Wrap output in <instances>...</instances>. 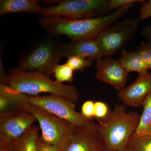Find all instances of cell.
<instances>
[{
  "label": "cell",
  "instance_id": "cell-1",
  "mask_svg": "<svg viewBox=\"0 0 151 151\" xmlns=\"http://www.w3.org/2000/svg\"><path fill=\"white\" fill-rule=\"evenodd\" d=\"M129 9V6H125L110 14L87 18L43 16L39 22L48 32L67 36L71 40L95 38L100 32L124 16Z\"/></svg>",
  "mask_w": 151,
  "mask_h": 151
},
{
  "label": "cell",
  "instance_id": "cell-2",
  "mask_svg": "<svg viewBox=\"0 0 151 151\" xmlns=\"http://www.w3.org/2000/svg\"><path fill=\"white\" fill-rule=\"evenodd\" d=\"M2 84L30 96L47 93L64 97L73 103L79 100L78 92L75 86L59 83L40 72L26 71L17 67L9 70L5 81Z\"/></svg>",
  "mask_w": 151,
  "mask_h": 151
},
{
  "label": "cell",
  "instance_id": "cell-3",
  "mask_svg": "<svg viewBox=\"0 0 151 151\" xmlns=\"http://www.w3.org/2000/svg\"><path fill=\"white\" fill-rule=\"evenodd\" d=\"M141 115L127 112L125 105H116L105 119L99 120L98 131L108 151H124L139 126Z\"/></svg>",
  "mask_w": 151,
  "mask_h": 151
},
{
  "label": "cell",
  "instance_id": "cell-4",
  "mask_svg": "<svg viewBox=\"0 0 151 151\" xmlns=\"http://www.w3.org/2000/svg\"><path fill=\"white\" fill-rule=\"evenodd\" d=\"M15 97L18 109L29 112L38 122L42 139L64 151L74 126L65 119L27 103L21 93L16 91Z\"/></svg>",
  "mask_w": 151,
  "mask_h": 151
},
{
  "label": "cell",
  "instance_id": "cell-5",
  "mask_svg": "<svg viewBox=\"0 0 151 151\" xmlns=\"http://www.w3.org/2000/svg\"><path fill=\"white\" fill-rule=\"evenodd\" d=\"M55 3L44 8L42 16L83 19L101 16L108 12V0H65Z\"/></svg>",
  "mask_w": 151,
  "mask_h": 151
},
{
  "label": "cell",
  "instance_id": "cell-6",
  "mask_svg": "<svg viewBox=\"0 0 151 151\" xmlns=\"http://www.w3.org/2000/svg\"><path fill=\"white\" fill-rule=\"evenodd\" d=\"M139 21L135 18L125 19L105 29L95 38L103 58L111 57L118 52L137 32Z\"/></svg>",
  "mask_w": 151,
  "mask_h": 151
},
{
  "label": "cell",
  "instance_id": "cell-7",
  "mask_svg": "<svg viewBox=\"0 0 151 151\" xmlns=\"http://www.w3.org/2000/svg\"><path fill=\"white\" fill-rule=\"evenodd\" d=\"M23 98L29 104L65 119L74 127L86 126L92 122L76 111L74 103L61 96L54 94L30 96L23 94Z\"/></svg>",
  "mask_w": 151,
  "mask_h": 151
},
{
  "label": "cell",
  "instance_id": "cell-8",
  "mask_svg": "<svg viewBox=\"0 0 151 151\" xmlns=\"http://www.w3.org/2000/svg\"><path fill=\"white\" fill-rule=\"evenodd\" d=\"M62 57L61 46L48 40L21 60L17 68L26 71H37L49 77Z\"/></svg>",
  "mask_w": 151,
  "mask_h": 151
},
{
  "label": "cell",
  "instance_id": "cell-9",
  "mask_svg": "<svg viewBox=\"0 0 151 151\" xmlns=\"http://www.w3.org/2000/svg\"><path fill=\"white\" fill-rule=\"evenodd\" d=\"M36 121L32 114L23 109L0 113V143L18 140Z\"/></svg>",
  "mask_w": 151,
  "mask_h": 151
},
{
  "label": "cell",
  "instance_id": "cell-10",
  "mask_svg": "<svg viewBox=\"0 0 151 151\" xmlns=\"http://www.w3.org/2000/svg\"><path fill=\"white\" fill-rule=\"evenodd\" d=\"M64 151H108L93 121L86 126L75 127Z\"/></svg>",
  "mask_w": 151,
  "mask_h": 151
},
{
  "label": "cell",
  "instance_id": "cell-11",
  "mask_svg": "<svg viewBox=\"0 0 151 151\" xmlns=\"http://www.w3.org/2000/svg\"><path fill=\"white\" fill-rule=\"evenodd\" d=\"M96 61L95 77L99 81L110 84L117 90H121L126 84L129 73L119 60L111 57L104 58Z\"/></svg>",
  "mask_w": 151,
  "mask_h": 151
},
{
  "label": "cell",
  "instance_id": "cell-12",
  "mask_svg": "<svg viewBox=\"0 0 151 151\" xmlns=\"http://www.w3.org/2000/svg\"><path fill=\"white\" fill-rule=\"evenodd\" d=\"M151 92V73L139 75L132 84L119 91L118 96L123 103L134 107L142 106Z\"/></svg>",
  "mask_w": 151,
  "mask_h": 151
},
{
  "label": "cell",
  "instance_id": "cell-13",
  "mask_svg": "<svg viewBox=\"0 0 151 151\" xmlns=\"http://www.w3.org/2000/svg\"><path fill=\"white\" fill-rule=\"evenodd\" d=\"M61 53L62 57L78 55L93 61L103 58L102 50L95 38L71 40L69 43L61 45Z\"/></svg>",
  "mask_w": 151,
  "mask_h": 151
},
{
  "label": "cell",
  "instance_id": "cell-14",
  "mask_svg": "<svg viewBox=\"0 0 151 151\" xmlns=\"http://www.w3.org/2000/svg\"><path fill=\"white\" fill-rule=\"evenodd\" d=\"M44 8L36 0H1L0 15L17 13H30L42 15Z\"/></svg>",
  "mask_w": 151,
  "mask_h": 151
},
{
  "label": "cell",
  "instance_id": "cell-15",
  "mask_svg": "<svg viewBox=\"0 0 151 151\" xmlns=\"http://www.w3.org/2000/svg\"><path fill=\"white\" fill-rule=\"evenodd\" d=\"M119 61L129 73L136 72L143 75L149 73L148 68L137 51L123 50Z\"/></svg>",
  "mask_w": 151,
  "mask_h": 151
},
{
  "label": "cell",
  "instance_id": "cell-16",
  "mask_svg": "<svg viewBox=\"0 0 151 151\" xmlns=\"http://www.w3.org/2000/svg\"><path fill=\"white\" fill-rule=\"evenodd\" d=\"M40 129L33 125L19 138L17 142L18 151H38Z\"/></svg>",
  "mask_w": 151,
  "mask_h": 151
},
{
  "label": "cell",
  "instance_id": "cell-17",
  "mask_svg": "<svg viewBox=\"0 0 151 151\" xmlns=\"http://www.w3.org/2000/svg\"><path fill=\"white\" fill-rule=\"evenodd\" d=\"M142 106L139 126L132 137L151 135V92L145 99Z\"/></svg>",
  "mask_w": 151,
  "mask_h": 151
},
{
  "label": "cell",
  "instance_id": "cell-18",
  "mask_svg": "<svg viewBox=\"0 0 151 151\" xmlns=\"http://www.w3.org/2000/svg\"><path fill=\"white\" fill-rule=\"evenodd\" d=\"M18 110L13 89L7 85H0V113Z\"/></svg>",
  "mask_w": 151,
  "mask_h": 151
},
{
  "label": "cell",
  "instance_id": "cell-19",
  "mask_svg": "<svg viewBox=\"0 0 151 151\" xmlns=\"http://www.w3.org/2000/svg\"><path fill=\"white\" fill-rule=\"evenodd\" d=\"M127 150L129 151H151V135L132 137Z\"/></svg>",
  "mask_w": 151,
  "mask_h": 151
},
{
  "label": "cell",
  "instance_id": "cell-20",
  "mask_svg": "<svg viewBox=\"0 0 151 151\" xmlns=\"http://www.w3.org/2000/svg\"><path fill=\"white\" fill-rule=\"evenodd\" d=\"M74 70L66 63L58 64L53 70V73L55 80L60 83L71 82L73 81Z\"/></svg>",
  "mask_w": 151,
  "mask_h": 151
},
{
  "label": "cell",
  "instance_id": "cell-21",
  "mask_svg": "<svg viewBox=\"0 0 151 151\" xmlns=\"http://www.w3.org/2000/svg\"><path fill=\"white\" fill-rule=\"evenodd\" d=\"M92 61L84 57L72 55L67 58L65 63L74 71L75 70H83L86 68L92 65Z\"/></svg>",
  "mask_w": 151,
  "mask_h": 151
},
{
  "label": "cell",
  "instance_id": "cell-22",
  "mask_svg": "<svg viewBox=\"0 0 151 151\" xmlns=\"http://www.w3.org/2000/svg\"><path fill=\"white\" fill-rule=\"evenodd\" d=\"M138 52L149 69H151V43L146 42L141 44Z\"/></svg>",
  "mask_w": 151,
  "mask_h": 151
},
{
  "label": "cell",
  "instance_id": "cell-23",
  "mask_svg": "<svg viewBox=\"0 0 151 151\" xmlns=\"http://www.w3.org/2000/svg\"><path fill=\"white\" fill-rule=\"evenodd\" d=\"M143 0H108V12L115 11L124 7L134 6L137 3H142Z\"/></svg>",
  "mask_w": 151,
  "mask_h": 151
},
{
  "label": "cell",
  "instance_id": "cell-24",
  "mask_svg": "<svg viewBox=\"0 0 151 151\" xmlns=\"http://www.w3.org/2000/svg\"><path fill=\"white\" fill-rule=\"evenodd\" d=\"M110 112L108 105L104 102L97 101L94 103V118L98 121L105 119Z\"/></svg>",
  "mask_w": 151,
  "mask_h": 151
},
{
  "label": "cell",
  "instance_id": "cell-25",
  "mask_svg": "<svg viewBox=\"0 0 151 151\" xmlns=\"http://www.w3.org/2000/svg\"><path fill=\"white\" fill-rule=\"evenodd\" d=\"M94 102L92 100H87L81 106V114L84 118L92 120L94 118Z\"/></svg>",
  "mask_w": 151,
  "mask_h": 151
},
{
  "label": "cell",
  "instance_id": "cell-26",
  "mask_svg": "<svg viewBox=\"0 0 151 151\" xmlns=\"http://www.w3.org/2000/svg\"><path fill=\"white\" fill-rule=\"evenodd\" d=\"M139 19L142 20L151 17V0L142 3L139 12Z\"/></svg>",
  "mask_w": 151,
  "mask_h": 151
},
{
  "label": "cell",
  "instance_id": "cell-27",
  "mask_svg": "<svg viewBox=\"0 0 151 151\" xmlns=\"http://www.w3.org/2000/svg\"><path fill=\"white\" fill-rule=\"evenodd\" d=\"M38 151H64L58 147L44 141L40 137L38 143Z\"/></svg>",
  "mask_w": 151,
  "mask_h": 151
},
{
  "label": "cell",
  "instance_id": "cell-28",
  "mask_svg": "<svg viewBox=\"0 0 151 151\" xmlns=\"http://www.w3.org/2000/svg\"><path fill=\"white\" fill-rule=\"evenodd\" d=\"M16 142L9 143H0V151H18Z\"/></svg>",
  "mask_w": 151,
  "mask_h": 151
},
{
  "label": "cell",
  "instance_id": "cell-29",
  "mask_svg": "<svg viewBox=\"0 0 151 151\" xmlns=\"http://www.w3.org/2000/svg\"><path fill=\"white\" fill-rule=\"evenodd\" d=\"M142 35L147 42L151 43V26H146L142 31Z\"/></svg>",
  "mask_w": 151,
  "mask_h": 151
},
{
  "label": "cell",
  "instance_id": "cell-30",
  "mask_svg": "<svg viewBox=\"0 0 151 151\" xmlns=\"http://www.w3.org/2000/svg\"><path fill=\"white\" fill-rule=\"evenodd\" d=\"M129 151L128 150H125V151Z\"/></svg>",
  "mask_w": 151,
  "mask_h": 151
}]
</instances>
